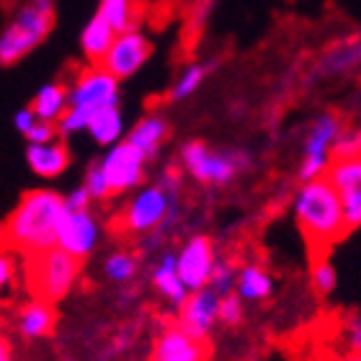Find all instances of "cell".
Masks as SVG:
<instances>
[{"mask_svg":"<svg viewBox=\"0 0 361 361\" xmlns=\"http://www.w3.org/2000/svg\"><path fill=\"white\" fill-rule=\"evenodd\" d=\"M180 191L183 180L178 168H163L152 183L145 180L127 194L129 199L121 207V227L142 240L145 253H155L180 222Z\"/></svg>","mask_w":361,"mask_h":361,"instance_id":"obj_1","label":"cell"},{"mask_svg":"<svg viewBox=\"0 0 361 361\" xmlns=\"http://www.w3.org/2000/svg\"><path fill=\"white\" fill-rule=\"evenodd\" d=\"M250 166V152L243 147H212L204 140H188L178 147V168L207 188H225Z\"/></svg>","mask_w":361,"mask_h":361,"instance_id":"obj_5","label":"cell"},{"mask_svg":"<svg viewBox=\"0 0 361 361\" xmlns=\"http://www.w3.org/2000/svg\"><path fill=\"white\" fill-rule=\"evenodd\" d=\"M150 284L160 300L173 310H178L180 302L188 297V289L183 286V281L178 276V269H176V253L171 248L160 250L158 256H155V261H152Z\"/></svg>","mask_w":361,"mask_h":361,"instance_id":"obj_18","label":"cell"},{"mask_svg":"<svg viewBox=\"0 0 361 361\" xmlns=\"http://www.w3.org/2000/svg\"><path fill=\"white\" fill-rule=\"evenodd\" d=\"M361 68V37L343 39L338 44H333L320 60L317 73L325 78H336L343 73H354Z\"/></svg>","mask_w":361,"mask_h":361,"instance_id":"obj_24","label":"cell"},{"mask_svg":"<svg viewBox=\"0 0 361 361\" xmlns=\"http://www.w3.org/2000/svg\"><path fill=\"white\" fill-rule=\"evenodd\" d=\"M34 121H37V116H34V111H31L29 106H23V109H18V111L13 114V129L21 137L34 127Z\"/></svg>","mask_w":361,"mask_h":361,"instance_id":"obj_37","label":"cell"},{"mask_svg":"<svg viewBox=\"0 0 361 361\" xmlns=\"http://www.w3.org/2000/svg\"><path fill=\"white\" fill-rule=\"evenodd\" d=\"M341 341L346 351H354V354H361V312L359 315H348L341 325Z\"/></svg>","mask_w":361,"mask_h":361,"instance_id":"obj_33","label":"cell"},{"mask_svg":"<svg viewBox=\"0 0 361 361\" xmlns=\"http://www.w3.org/2000/svg\"><path fill=\"white\" fill-rule=\"evenodd\" d=\"M0 361H16L13 359V346H11V341L0 333Z\"/></svg>","mask_w":361,"mask_h":361,"instance_id":"obj_38","label":"cell"},{"mask_svg":"<svg viewBox=\"0 0 361 361\" xmlns=\"http://www.w3.org/2000/svg\"><path fill=\"white\" fill-rule=\"evenodd\" d=\"M310 284L320 297H328V294L336 289L338 284V274H336V266L328 261L325 256H317L312 269H310Z\"/></svg>","mask_w":361,"mask_h":361,"instance_id":"obj_28","label":"cell"},{"mask_svg":"<svg viewBox=\"0 0 361 361\" xmlns=\"http://www.w3.org/2000/svg\"><path fill=\"white\" fill-rule=\"evenodd\" d=\"M85 135L98 147H111V145L121 142L127 135V119H124L121 106H109V109L93 114L88 127H85Z\"/></svg>","mask_w":361,"mask_h":361,"instance_id":"obj_20","label":"cell"},{"mask_svg":"<svg viewBox=\"0 0 361 361\" xmlns=\"http://www.w3.org/2000/svg\"><path fill=\"white\" fill-rule=\"evenodd\" d=\"M217 68H219L217 60H196V62H191V65H186V68L176 75L173 85L168 90V98H171L173 104L188 101V98L196 96V93L202 90V85L214 75Z\"/></svg>","mask_w":361,"mask_h":361,"instance_id":"obj_23","label":"cell"},{"mask_svg":"<svg viewBox=\"0 0 361 361\" xmlns=\"http://www.w3.org/2000/svg\"><path fill=\"white\" fill-rule=\"evenodd\" d=\"M336 361H361V354H354V351H346V354L338 356Z\"/></svg>","mask_w":361,"mask_h":361,"instance_id":"obj_39","label":"cell"},{"mask_svg":"<svg viewBox=\"0 0 361 361\" xmlns=\"http://www.w3.org/2000/svg\"><path fill=\"white\" fill-rule=\"evenodd\" d=\"M31 6H42V8H52L54 0H29Z\"/></svg>","mask_w":361,"mask_h":361,"instance_id":"obj_40","label":"cell"},{"mask_svg":"<svg viewBox=\"0 0 361 361\" xmlns=\"http://www.w3.org/2000/svg\"><path fill=\"white\" fill-rule=\"evenodd\" d=\"M29 109L34 111L39 121H49V124H57L60 116L68 111V85L65 83H44L42 88L34 93Z\"/></svg>","mask_w":361,"mask_h":361,"instance_id":"obj_25","label":"cell"},{"mask_svg":"<svg viewBox=\"0 0 361 361\" xmlns=\"http://www.w3.org/2000/svg\"><path fill=\"white\" fill-rule=\"evenodd\" d=\"M62 194L54 188H34L21 196L16 209L3 222V238L26 256H39L54 248L57 230L65 217Z\"/></svg>","mask_w":361,"mask_h":361,"instance_id":"obj_2","label":"cell"},{"mask_svg":"<svg viewBox=\"0 0 361 361\" xmlns=\"http://www.w3.org/2000/svg\"><path fill=\"white\" fill-rule=\"evenodd\" d=\"M62 202H65V209L68 212H78V209H88V207H93L88 191H85L80 183L70 188L68 194H62Z\"/></svg>","mask_w":361,"mask_h":361,"instance_id":"obj_35","label":"cell"},{"mask_svg":"<svg viewBox=\"0 0 361 361\" xmlns=\"http://www.w3.org/2000/svg\"><path fill=\"white\" fill-rule=\"evenodd\" d=\"M173 253L178 276L188 292L209 284L212 269H214V261H217V250H214V243H212L209 235H191V238L180 243V248L173 250Z\"/></svg>","mask_w":361,"mask_h":361,"instance_id":"obj_12","label":"cell"},{"mask_svg":"<svg viewBox=\"0 0 361 361\" xmlns=\"http://www.w3.org/2000/svg\"><path fill=\"white\" fill-rule=\"evenodd\" d=\"M152 57V42L142 29H127L114 37L109 52L101 60V68L109 70L116 80H129L147 65Z\"/></svg>","mask_w":361,"mask_h":361,"instance_id":"obj_11","label":"cell"},{"mask_svg":"<svg viewBox=\"0 0 361 361\" xmlns=\"http://www.w3.org/2000/svg\"><path fill=\"white\" fill-rule=\"evenodd\" d=\"M83 264L78 258L68 256L57 245L39 256H31V286L37 292L39 300L47 302H62L75 292L80 281Z\"/></svg>","mask_w":361,"mask_h":361,"instance_id":"obj_7","label":"cell"},{"mask_svg":"<svg viewBox=\"0 0 361 361\" xmlns=\"http://www.w3.org/2000/svg\"><path fill=\"white\" fill-rule=\"evenodd\" d=\"M26 142H49V140H57V124H49V121H34V127L26 132Z\"/></svg>","mask_w":361,"mask_h":361,"instance_id":"obj_36","label":"cell"},{"mask_svg":"<svg viewBox=\"0 0 361 361\" xmlns=\"http://www.w3.org/2000/svg\"><path fill=\"white\" fill-rule=\"evenodd\" d=\"M98 166L104 171L106 186L111 191V196H127L132 194L137 186H142L147 180V160L140 155V152L127 145L124 140L111 147H104Z\"/></svg>","mask_w":361,"mask_h":361,"instance_id":"obj_8","label":"cell"},{"mask_svg":"<svg viewBox=\"0 0 361 361\" xmlns=\"http://www.w3.org/2000/svg\"><path fill=\"white\" fill-rule=\"evenodd\" d=\"M168 137H171V121L160 111H150L127 129L124 142L132 145L147 163H152V160H158V155L163 152Z\"/></svg>","mask_w":361,"mask_h":361,"instance_id":"obj_16","label":"cell"},{"mask_svg":"<svg viewBox=\"0 0 361 361\" xmlns=\"http://www.w3.org/2000/svg\"><path fill=\"white\" fill-rule=\"evenodd\" d=\"M361 155V127L341 129L338 140L333 142V160L336 158H356Z\"/></svg>","mask_w":361,"mask_h":361,"instance_id":"obj_32","label":"cell"},{"mask_svg":"<svg viewBox=\"0 0 361 361\" xmlns=\"http://www.w3.org/2000/svg\"><path fill=\"white\" fill-rule=\"evenodd\" d=\"M140 271H142V258L129 248L109 250L104 256V261H101V274L116 289H121V286H135Z\"/></svg>","mask_w":361,"mask_h":361,"instance_id":"obj_21","label":"cell"},{"mask_svg":"<svg viewBox=\"0 0 361 361\" xmlns=\"http://www.w3.org/2000/svg\"><path fill=\"white\" fill-rule=\"evenodd\" d=\"M209 341L186 333L178 323L166 325L152 341L150 361H207Z\"/></svg>","mask_w":361,"mask_h":361,"instance_id":"obj_15","label":"cell"},{"mask_svg":"<svg viewBox=\"0 0 361 361\" xmlns=\"http://www.w3.org/2000/svg\"><path fill=\"white\" fill-rule=\"evenodd\" d=\"M294 219L300 225L310 248L325 256V250L333 248L338 240L348 235L343 207L336 194L333 183L325 176L312 180H302L300 191L294 196Z\"/></svg>","mask_w":361,"mask_h":361,"instance_id":"obj_3","label":"cell"},{"mask_svg":"<svg viewBox=\"0 0 361 361\" xmlns=\"http://www.w3.org/2000/svg\"><path fill=\"white\" fill-rule=\"evenodd\" d=\"M276 289V281L261 264H245L238 266V276H235L233 292L243 302H266Z\"/></svg>","mask_w":361,"mask_h":361,"instance_id":"obj_22","label":"cell"},{"mask_svg":"<svg viewBox=\"0 0 361 361\" xmlns=\"http://www.w3.org/2000/svg\"><path fill=\"white\" fill-rule=\"evenodd\" d=\"M121 101V80L104 70L101 65L83 70L80 75L68 85V111L57 121V135L62 140L85 135L90 116L101 109L119 106Z\"/></svg>","mask_w":361,"mask_h":361,"instance_id":"obj_4","label":"cell"},{"mask_svg":"<svg viewBox=\"0 0 361 361\" xmlns=\"http://www.w3.org/2000/svg\"><path fill=\"white\" fill-rule=\"evenodd\" d=\"M109 26L114 29V34L137 26V3L135 0H98V11Z\"/></svg>","mask_w":361,"mask_h":361,"instance_id":"obj_27","label":"cell"},{"mask_svg":"<svg viewBox=\"0 0 361 361\" xmlns=\"http://www.w3.org/2000/svg\"><path fill=\"white\" fill-rule=\"evenodd\" d=\"M219 297L212 286H202V289H194L188 292V297L180 302L178 320L176 323L183 328L186 333L196 336L202 341H209V336L214 333V328L219 325Z\"/></svg>","mask_w":361,"mask_h":361,"instance_id":"obj_14","label":"cell"},{"mask_svg":"<svg viewBox=\"0 0 361 361\" xmlns=\"http://www.w3.org/2000/svg\"><path fill=\"white\" fill-rule=\"evenodd\" d=\"M52 31V8L23 6L0 31V65L11 68L29 57Z\"/></svg>","mask_w":361,"mask_h":361,"instance_id":"obj_6","label":"cell"},{"mask_svg":"<svg viewBox=\"0 0 361 361\" xmlns=\"http://www.w3.org/2000/svg\"><path fill=\"white\" fill-rule=\"evenodd\" d=\"M104 233H106L104 222H101V217L93 212V207L78 209V212H65L54 245L83 264V261L96 256V250L101 248V243H104Z\"/></svg>","mask_w":361,"mask_h":361,"instance_id":"obj_9","label":"cell"},{"mask_svg":"<svg viewBox=\"0 0 361 361\" xmlns=\"http://www.w3.org/2000/svg\"><path fill=\"white\" fill-rule=\"evenodd\" d=\"M18 276V264L8 250H0V292H6Z\"/></svg>","mask_w":361,"mask_h":361,"instance_id":"obj_34","label":"cell"},{"mask_svg":"<svg viewBox=\"0 0 361 361\" xmlns=\"http://www.w3.org/2000/svg\"><path fill=\"white\" fill-rule=\"evenodd\" d=\"M235 276H238V266L233 261H227V258H219L214 261V269H212V276H209V284L219 297H225L235 289Z\"/></svg>","mask_w":361,"mask_h":361,"instance_id":"obj_30","label":"cell"},{"mask_svg":"<svg viewBox=\"0 0 361 361\" xmlns=\"http://www.w3.org/2000/svg\"><path fill=\"white\" fill-rule=\"evenodd\" d=\"M80 186H83L85 191H88L90 202H93V204L111 199V191H109V186H106L104 171H101V166H98V160H90L88 166H85Z\"/></svg>","mask_w":361,"mask_h":361,"instance_id":"obj_29","label":"cell"},{"mask_svg":"<svg viewBox=\"0 0 361 361\" xmlns=\"http://www.w3.org/2000/svg\"><path fill=\"white\" fill-rule=\"evenodd\" d=\"M57 315H54L52 302L47 300H31L21 305V310L16 312L13 328L18 333V338L23 341H42L47 336H52Z\"/></svg>","mask_w":361,"mask_h":361,"instance_id":"obj_19","label":"cell"},{"mask_svg":"<svg viewBox=\"0 0 361 361\" xmlns=\"http://www.w3.org/2000/svg\"><path fill=\"white\" fill-rule=\"evenodd\" d=\"M341 119L336 114H320L312 119L305 135V145H302V163H300V180H312L325 176L328 166L333 163V142L338 140Z\"/></svg>","mask_w":361,"mask_h":361,"instance_id":"obj_10","label":"cell"},{"mask_svg":"<svg viewBox=\"0 0 361 361\" xmlns=\"http://www.w3.org/2000/svg\"><path fill=\"white\" fill-rule=\"evenodd\" d=\"M312 361H323V359H312Z\"/></svg>","mask_w":361,"mask_h":361,"instance_id":"obj_41","label":"cell"},{"mask_svg":"<svg viewBox=\"0 0 361 361\" xmlns=\"http://www.w3.org/2000/svg\"><path fill=\"white\" fill-rule=\"evenodd\" d=\"M343 207L348 233L361 227V155L356 158H336L325 171Z\"/></svg>","mask_w":361,"mask_h":361,"instance_id":"obj_13","label":"cell"},{"mask_svg":"<svg viewBox=\"0 0 361 361\" xmlns=\"http://www.w3.org/2000/svg\"><path fill=\"white\" fill-rule=\"evenodd\" d=\"M114 37H116V34H114L111 26H109L98 13H93L88 21H85L83 31H80V52H83V57L90 65H101L104 54L109 52V47H111Z\"/></svg>","mask_w":361,"mask_h":361,"instance_id":"obj_26","label":"cell"},{"mask_svg":"<svg viewBox=\"0 0 361 361\" xmlns=\"http://www.w3.org/2000/svg\"><path fill=\"white\" fill-rule=\"evenodd\" d=\"M245 320V302L238 297L235 292L225 294L219 300V325L225 328H238Z\"/></svg>","mask_w":361,"mask_h":361,"instance_id":"obj_31","label":"cell"},{"mask_svg":"<svg viewBox=\"0 0 361 361\" xmlns=\"http://www.w3.org/2000/svg\"><path fill=\"white\" fill-rule=\"evenodd\" d=\"M23 158H26V166H29L31 173L44 180L60 178L62 173H68L70 163H73L70 147L65 145L62 137L49 140V142H26Z\"/></svg>","mask_w":361,"mask_h":361,"instance_id":"obj_17","label":"cell"}]
</instances>
